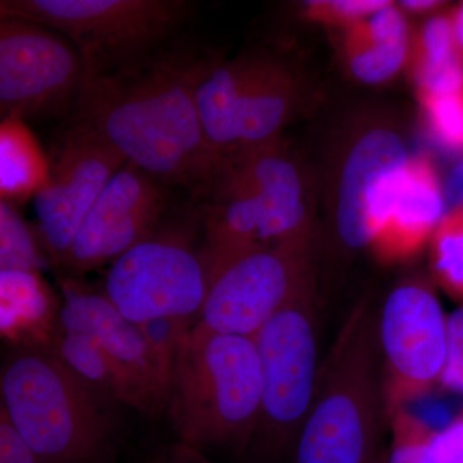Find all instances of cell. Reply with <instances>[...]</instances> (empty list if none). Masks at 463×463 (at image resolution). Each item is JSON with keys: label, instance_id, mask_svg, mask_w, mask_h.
<instances>
[{"label": "cell", "instance_id": "obj_1", "mask_svg": "<svg viewBox=\"0 0 463 463\" xmlns=\"http://www.w3.org/2000/svg\"><path fill=\"white\" fill-rule=\"evenodd\" d=\"M209 56L179 39L141 65L85 84L75 116L125 158L200 203L222 161L207 143L196 88Z\"/></svg>", "mask_w": 463, "mask_h": 463}, {"label": "cell", "instance_id": "obj_2", "mask_svg": "<svg viewBox=\"0 0 463 463\" xmlns=\"http://www.w3.org/2000/svg\"><path fill=\"white\" fill-rule=\"evenodd\" d=\"M261 407V370L252 337L203 334L183 339L167 389L178 443L200 452L248 456Z\"/></svg>", "mask_w": 463, "mask_h": 463}, {"label": "cell", "instance_id": "obj_3", "mask_svg": "<svg viewBox=\"0 0 463 463\" xmlns=\"http://www.w3.org/2000/svg\"><path fill=\"white\" fill-rule=\"evenodd\" d=\"M388 423L377 315L359 303L347 315L319 368L313 403L291 463H371Z\"/></svg>", "mask_w": 463, "mask_h": 463}, {"label": "cell", "instance_id": "obj_4", "mask_svg": "<svg viewBox=\"0 0 463 463\" xmlns=\"http://www.w3.org/2000/svg\"><path fill=\"white\" fill-rule=\"evenodd\" d=\"M3 411L44 463H99L114 434L109 407L48 347H17L0 376Z\"/></svg>", "mask_w": 463, "mask_h": 463}, {"label": "cell", "instance_id": "obj_5", "mask_svg": "<svg viewBox=\"0 0 463 463\" xmlns=\"http://www.w3.org/2000/svg\"><path fill=\"white\" fill-rule=\"evenodd\" d=\"M200 218L213 259L309 243L303 179L276 142L223 158L214 188L200 205Z\"/></svg>", "mask_w": 463, "mask_h": 463}, {"label": "cell", "instance_id": "obj_6", "mask_svg": "<svg viewBox=\"0 0 463 463\" xmlns=\"http://www.w3.org/2000/svg\"><path fill=\"white\" fill-rule=\"evenodd\" d=\"M196 9L190 0H2L0 17L63 33L80 51L90 81L141 65L178 42Z\"/></svg>", "mask_w": 463, "mask_h": 463}, {"label": "cell", "instance_id": "obj_7", "mask_svg": "<svg viewBox=\"0 0 463 463\" xmlns=\"http://www.w3.org/2000/svg\"><path fill=\"white\" fill-rule=\"evenodd\" d=\"M252 339L260 361L261 407L248 457L260 463L291 461L322 364L313 279Z\"/></svg>", "mask_w": 463, "mask_h": 463}, {"label": "cell", "instance_id": "obj_8", "mask_svg": "<svg viewBox=\"0 0 463 463\" xmlns=\"http://www.w3.org/2000/svg\"><path fill=\"white\" fill-rule=\"evenodd\" d=\"M207 143L219 160L276 142L297 100V81L281 61L209 54L196 88Z\"/></svg>", "mask_w": 463, "mask_h": 463}, {"label": "cell", "instance_id": "obj_9", "mask_svg": "<svg viewBox=\"0 0 463 463\" xmlns=\"http://www.w3.org/2000/svg\"><path fill=\"white\" fill-rule=\"evenodd\" d=\"M170 222L109 265L102 292L130 321L190 319L196 325L209 292L212 265L197 246V227Z\"/></svg>", "mask_w": 463, "mask_h": 463}, {"label": "cell", "instance_id": "obj_10", "mask_svg": "<svg viewBox=\"0 0 463 463\" xmlns=\"http://www.w3.org/2000/svg\"><path fill=\"white\" fill-rule=\"evenodd\" d=\"M87 81L84 58L63 33L33 21L0 17L2 120H71Z\"/></svg>", "mask_w": 463, "mask_h": 463}, {"label": "cell", "instance_id": "obj_11", "mask_svg": "<svg viewBox=\"0 0 463 463\" xmlns=\"http://www.w3.org/2000/svg\"><path fill=\"white\" fill-rule=\"evenodd\" d=\"M309 243L236 252L213 261L209 292L192 330L254 337L312 279Z\"/></svg>", "mask_w": 463, "mask_h": 463}, {"label": "cell", "instance_id": "obj_12", "mask_svg": "<svg viewBox=\"0 0 463 463\" xmlns=\"http://www.w3.org/2000/svg\"><path fill=\"white\" fill-rule=\"evenodd\" d=\"M125 158L90 125L71 118L51 146L45 182L33 197L36 230L52 265L63 267L79 228Z\"/></svg>", "mask_w": 463, "mask_h": 463}, {"label": "cell", "instance_id": "obj_13", "mask_svg": "<svg viewBox=\"0 0 463 463\" xmlns=\"http://www.w3.org/2000/svg\"><path fill=\"white\" fill-rule=\"evenodd\" d=\"M447 322L437 294L425 283H402L386 298L377 315V339L388 419L440 385Z\"/></svg>", "mask_w": 463, "mask_h": 463}, {"label": "cell", "instance_id": "obj_14", "mask_svg": "<svg viewBox=\"0 0 463 463\" xmlns=\"http://www.w3.org/2000/svg\"><path fill=\"white\" fill-rule=\"evenodd\" d=\"M172 188L125 163L79 228L62 268L83 274L112 263L167 221Z\"/></svg>", "mask_w": 463, "mask_h": 463}, {"label": "cell", "instance_id": "obj_15", "mask_svg": "<svg viewBox=\"0 0 463 463\" xmlns=\"http://www.w3.org/2000/svg\"><path fill=\"white\" fill-rule=\"evenodd\" d=\"M403 141L389 129L364 134L344 165L336 209V230L346 248H373L392 214L410 166Z\"/></svg>", "mask_w": 463, "mask_h": 463}, {"label": "cell", "instance_id": "obj_16", "mask_svg": "<svg viewBox=\"0 0 463 463\" xmlns=\"http://www.w3.org/2000/svg\"><path fill=\"white\" fill-rule=\"evenodd\" d=\"M58 328L93 340L118 364L141 394L148 414L166 410V388L147 341L137 323L121 315L102 291L88 288L74 276L61 277Z\"/></svg>", "mask_w": 463, "mask_h": 463}, {"label": "cell", "instance_id": "obj_17", "mask_svg": "<svg viewBox=\"0 0 463 463\" xmlns=\"http://www.w3.org/2000/svg\"><path fill=\"white\" fill-rule=\"evenodd\" d=\"M444 192L428 164L411 161L392 214L373 249L385 260H399L419 251L446 216Z\"/></svg>", "mask_w": 463, "mask_h": 463}, {"label": "cell", "instance_id": "obj_18", "mask_svg": "<svg viewBox=\"0 0 463 463\" xmlns=\"http://www.w3.org/2000/svg\"><path fill=\"white\" fill-rule=\"evenodd\" d=\"M2 336L17 347H47L58 330L61 304L42 273L0 270Z\"/></svg>", "mask_w": 463, "mask_h": 463}, {"label": "cell", "instance_id": "obj_19", "mask_svg": "<svg viewBox=\"0 0 463 463\" xmlns=\"http://www.w3.org/2000/svg\"><path fill=\"white\" fill-rule=\"evenodd\" d=\"M47 347L100 401L128 405L148 414L147 404L133 383L90 337L58 328Z\"/></svg>", "mask_w": 463, "mask_h": 463}, {"label": "cell", "instance_id": "obj_20", "mask_svg": "<svg viewBox=\"0 0 463 463\" xmlns=\"http://www.w3.org/2000/svg\"><path fill=\"white\" fill-rule=\"evenodd\" d=\"M48 160L16 118L2 120L0 128V190L2 200L16 201L35 194L45 182Z\"/></svg>", "mask_w": 463, "mask_h": 463}, {"label": "cell", "instance_id": "obj_21", "mask_svg": "<svg viewBox=\"0 0 463 463\" xmlns=\"http://www.w3.org/2000/svg\"><path fill=\"white\" fill-rule=\"evenodd\" d=\"M48 265L38 230L27 224L14 203L0 201V270L42 273Z\"/></svg>", "mask_w": 463, "mask_h": 463}, {"label": "cell", "instance_id": "obj_22", "mask_svg": "<svg viewBox=\"0 0 463 463\" xmlns=\"http://www.w3.org/2000/svg\"><path fill=\"white\" fill-rule=\"evenodd\" d=\"M431 260L439 285L463 306V207L447 213L432 232Z\"/></svg>", "mask_w": 463, "mask_h": 463}, {"label": "cell", "instance_id": "obj_23", "mask_svg": "<svg viewBox=\"0 0 463 463\" xmlns=\"http://www.w3.org/2000/svg\"><path fill=\"white\" fill-rule=\"evenodd\" d=\"M388 426L392 440L381 463H430L429 444L434 429L407 408L390 414Z\"/></svg>", "mask_w": 463, "mask_h": 463}, {"label": "cell", "instance_id": "obj_24", "mask_svg": "<svg viewBox=\"0 0 463 463\" xmlns=\"http://www.w3.org/2000/svg\"><path fill=\"white\" fill-rule=\"evenodd\" d=\"M138 326L156 362L167 397L176 354L183 339L192 330L194 322L181 318H155Z\"/></svg>", "mask_w": 463, "mask_h": 463}, {"label": "cell", "instance_id": "obj_25", "mask_svg": "<svg viewBox=\"0 0 463 463\" xmlns=\"http://www.w3.org/2000/svg\"><path fill=\"white\" fill-rule=\"evenodd\" d=\"M408 41L370 42L350 58V70L359 80L379 84L397 74L407 57Z\"/></svg>", "mask_w": 463, "mask_h": 463}, {"label": "cell", "instance_id": "obj_26", "mask_svg": "<svg viewBox=\"0 0 463 463\" xmlns=\"http://www.w3.org/2000/svg\"><path fill=\"white\" fill-rule=\"evenodd\" d=\"M423 56L417 78L439 74L462 65L457 53L452 20L432 17L426 23L422 33Z\"/></svg>", "mask_w": 463, "mask_h": 463}, {"label": "cell", "instance_id": "obj_27", "mask_svg": "<svg viewBox=\"0 0 463 463\" xmlns=\"http://www.w3.org/2000/svg\"><path fill=\"white\" fill-rule=\"evenodd\" d=\"M432 130L441 145L463 151V91L425 99Z\"/></svg>", "mask_w": 463, "mask_h": 463}, {"label": "cell", "instance_id": "obj_28", "mask_svg": "<svg viewBox=\"0 0 463 463\" xmlns=\"http://www.w3.org/2000/svg\"><path fill=\"white\" fill-rule=\"evenodd\" d=\"M440 385L463 394V306L448 316L447 361Z\"/></svg>", "mask_w": 463, "mask_h": 463}, {"label": "cell", "instance_id": "obj_29", "mask_svg": "<svg viewBox=\"0 0 463 463\" xmlns=\"http://www.w3.org/2000/svg\"><path fill=\"white\" fill-rule=\"evenodd\" d=\"M430 463H463V411L444 428L432 431Z\"/></svg>", "mask_w": 463, "mask_h": 463}, {"label": "cell", "instance_id": "obj_30", "mask_svg": "<svg viewBox=\"0 0 463 463\" xmlns=\"http://www.w3.org/2000/svg\"><path fill=\"white\" fill-rule=\"evenodd\" d=\"M0 463H44L0 411Z\"/></svg>", "mask_w": 463, "mask_h": 463}, {"label": "cell", "instance_id": "obj_31", "mask_svg": "<svg viewBox=\"0 0 463 463\" xmlns=\"http://www.w3.org/2000/svg\"><path fill=\"white\" fill-rule=\"evenodd\" d=\"M152 463H219L213 461L206 453L184 446L182 443L172 444L161 450Z\"/></svg>", "mask_w": 463, "mask_h": 463}, {"label": "cell", "instance_id": "obj_32", "mask_svg": "<svg viewBox=\"0 0 463 463\" xmlns=\"http://www.w3.org/2000/svg\"><path fill=\"white\" fill-rule=\"evenodd\" d=\"M327 5L339 16L356 18L370 17L374 12L388 5V2H381V0H337V2H330Z\"/></svg>", "mask_w": 463, "mask_h": 463}, {"label": "cell", "instance_id": "obj_33", "mask_svg": "<svg viewBox=\"0 0 463 463\" xmlns=\"http://www.w3.org/2000/svg\"><path fill=\"white\" fill-rule=\"evenodd\" d=\"M443 192L448 205L453 209L463 207V151L459 160L448 174Z\"/></svg>", "mask_w": 463, "mask_h": 463}, {"label": "cell", "instance_id": "obj_34", "mask_svg": "<svg viewBox=\"0 0 463 463\" xmlns=\"http://www.w3.org/2000/svg\"><path fill=\"white\" fill-rule=\"evenodd\" d=\"M453 33H455V41L457 50L463 53V5L457 11L455 18L452 20Z\"/></svg>", "mask_w": 463, "mask_h": 463}, {"label": "cell", "instance_id": "obj_35", "mask_svg": "<svg viewBox=\"0 0 463 463\" xmlns=\"http://www.w3.org/2000/svg\"><path fill=\"white\" fill-rule=\"evenodd\" d=\"M402 5L405 8L412 9V11H426V9L435 7L438 2H431V0H408V2H403Z\"/></svg>", "mask_w": 463, "mask_h": 463}, {"label": "cell", "instance_id": "obj_36", "mask_svg": "<svg viewBox=\"0 0 463 463\" xmlns=\"http://www.w3.org/2000/svg\"><path fill=\"white\" fill-rule=\"evenodd\" d=\"M381 459H383V452H381L380 455L377 456L371 463H381Z\"/></svg>", "mask_w": 463, "mask_h": 463}]
</instances>
